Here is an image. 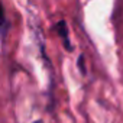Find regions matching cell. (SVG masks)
<instances>
[{"instance_id": "6da1fadb", "label": "cell", "mask_w": 123, "mask_h": 123, "mask_svg": "<svg viewBox=\"0 0 123 123\" xmlns=\"http://www.w3.org/2000/svg\"><path fill=\"white\" fill-rule=\"evenodd\" d=\"M55 29H56L58 35L61 36V39H62V42H64V46H65L68 51H71V49H73V46H71V43H70V38H68V29H67V23H65V20H59V22L56 23Z\"/></svg>"}, {"instance_id": "7a4b0ae2", "label": "cell", "mask_w": 123, "mask_h": 123, "mask_svg": "<svg viewBox=\"0 0 123 123\" xmlns=\"http://www.w3.org/2000/svg\"><path fill=\"white\" fill-rule=\"evenodd\" d=\"M3 23H5V10L2 6V2H0V28L3 26Z\"/></svg>"}, {"instance_id": "3957f363", "label": "cell", "mask_w": 123, "mask_h": 123, "mask_svg": "<svg viewBox=\"0 0 123 123\" xmlns=\"http://www.w3.org/2000/svg\"><path fill=\"white\" fill-rule=\"evenodd\" d=\"M33 123H43V122H42V120H35Z\"/></svg>"}]
</instances>
